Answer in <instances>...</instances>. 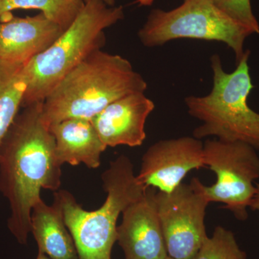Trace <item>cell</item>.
<instances>
[{"label": "cell", "mask_w": 259, "mask_h": 259, "mask_svg": "<svg viewBox=\"0 0 259 259\" xmlns=\"http://www.w3.org/2000/svg\"><path fill=\"white\" fill-rule=\"evenodd\" d=\"M84 5L83 0H0V20L15 10H37L66 30Z\"/></svg>", "instance_id": "2e32d148"}, {"label": "cell", "mask_w": 259, "mask_h": 259, "mask_svg": "<svg viewBox=\"0 0 259 259\" xmlns=\"http://www.w3.org/2000/svg\"><path fill=\"white\" fill-rule=\"evenodd\" d=\"M83 1L84 2V3H89V2L91 1H100L110 7L115 6L116 3H117V0H83Z\"/></svg>", "instance_id": "44dd1931"}, {"label": "cell", "mask_w": 259, "mask_h": 259, "mask_svg": "<svg viewBox=\"0 0 259 259\" xmlns=\"http://www.w3.org/2000/svg\"><path fill=\"white\" fill-rule=\"evenodd\" d=\"M147 83L127 59L97 50L58 83L42 106L44 122L50 127L67 119L91 120L112 102L145 93Z\"/></svg>", "instance_id": "7a4b0ae2"}, {"label": "cell", "mask_w": 259, "mask_h": 259, "mask_svg": "<svg viewBox=\"0 0 259 259\" xmlns=\"http://www.w3.org/2000/svg\"><path fill=\"white\" fill-rule=\"evenodd\" d=\"M125 17L122 6L85 3L73 23L47 50L23 67L27 90L22 106L42 103L61 80L90 54L105 46V30Z\"/></svg>", "instance_id": "277c9868"}, {"label": "cell", "mask_w": 259, "mask_h": 259, "mask_svg": "<svg viewBox=\"0 0 259 259\" xmlns=\"http://www.w3.org/2000/svg\"><path fill=\"white\" fill-rule=\"evenodd\" d=\"M154 108L145 93L130 94L107 105L91 122L106 147H137L146 139L145 125Z\"/></svg>", "instance_id": "8fae6325"}, {"label": "cell", "mask_w": 259, "mask_h": 259, "mask_svg": "<svg viewBox=\"0 0 259 259\" xmlns=\"http://www.w3.org/2000/svg\"><path fill=\"white\" fill-rule=\"evenodd\" d=\"M165 259H174V258H172L171 257L168 256V257H167L166 258H165Z\"/></svg>", "instance_id": "603a6c76"}, {"label": "cell", "mask_w": 259, "mask_h": 259, "mask_svg": "<svg viewBox=\"0 0 259 259\" xmlns=\"http://www.w3.org/2000/svg\"><path fill=\"white\" fill-rule=\"evenodd\" d=\"M102 181L107 197L95 210H85L68 191L54 193V201L60 206L65 224L76 245L78 259H112L119 216L148 189L136 180L134 164L125 155L110 163L102 174Z\"/></svg>", "instance_id": "3957f363"}, {"label": "cell", "mask_w": 259, "mask_h": 259, "mask_svg": "<svg viewBox=\"0 0 259 259\" xmlns=\"http://www.w3.org/2000/svg\"><path fill=\"white\" fill-rule=\"evenodd\" d=\"M36 259H51L47 255H46L45 253H42L41 252H38V254H37V256Z\"/></svg>", "instance_id": "7402d4cb"}, {"label": "cell", "mask_w": 259, "mask_h": 259, "mask_svg": "<svg viewBox=\"0 0 259 259\" xmlns=\"http://www.w3.org/2000/svg\"><path fill=\"white\" fill-rule=\"evenodd\" d=\"M23 66L0 60V145L23 105L27 90Z\"/></svg>", "instance_id": "9a60e30c"}, {"label": "cell", "mask_w": 259, "mask_h": 259, "mask_svg": "<svg viewBox=\"0 0 259 259\" xmlns=\"http://www.w3.org/2000/svg\"><path fill=\"white\" fill-rule=\"evenodd\" d=\"M253 34L212 0H183L173 10L153 9L138 32L141 44L148 48L181 38L222 42L234 52L236 64L244 55L245 40Z\"/></svg>", "instance_id": "8992f818"}, {"label": "cell", "mask_w": 259, "mask_h": 259, "mask_svg": "<svg viewBox=\"0 0 259 259\" xmlns=\"http://www.w3.org/2000/svg\"><path fill=\"white\" fill-rule=\"evenodd\" d=\"M156 189L149 187L122 212L117 242L125 259H165L168 256L155 202Z\"/></svg>", "instance_id": "30bf717a"}, {"label": "cell", "mask_w": 259, "mask_h": 259, "mask_svg": "<svg viewBox=\"0 0 259 259\" xmlns=\"http://www.w3.org/2000/svg\"><path fill=\"white\" fill-rule=\"evenodd\" d=\"M250 208L252 210L259 212V184L255 183V192L250 203Z\"/></svg>", "instance_id": "d6986e66"}, {"label": "cell", "mask_w": 259, "mask_h": 259, "mask_svg": "<svg viewBox=\"0 0 259 259\" xmlns=\"http://www.w3.org/2000/svg\"><path fill=\"white\" fill-rule=\"evenodd\" d=\"M204 161L217 177L210 187L201 184L206 198L209 203L224 204L237 219L245 221L259 178L257 149L246 143L207 140L204 144Z\"/></svg>", "instance_id": "52a82bcc"}, {"label": "cell", "mask_w": 259, "mask_h": 259, "mask_svg": "<svg viewBox=\"0 0 259 259\" xmlns=\"http://www.w3.org/2000/svg\"><path fill=\"white\" fill-rule=\"evenodd\" d=\"M49 127L55 139L56 157L61 165L83 163L93 169L100 167V157L107 147L91 120L67 119Z\"/></svg>", "instance_id": "4fadbf2b"}, {"label": "cell", "mask_w": 259, "mask_h": 259, "mask_svg": "<svg viewBox=\"0 0 259 259\" xmlns=\"http://www.w3.org/2000/svg\"><path fill=\"white\" fill-rule=\"evenodd\" d=\"M31 233L38 252L51 259H78L74 240L65 224L60 206L54 201L48 205L39 201L32 208Z\"/></svg>", "instance_id": "5bb4252c"}, {"label": "cell", "mask_w": 259, "mask_h": 259, "mask_svg": "<svg viewBox=\"0 0 259 259\" xmlns=\"http://www.w3.org/2000/svg\"><path fill=\"white\" fill-rule=\"evenodd\" d=\"M154 1L155 0H136L134 3L140 7H146L152 5Z\"/></svg>", "instance_id": "ffe728a7"}, {"label": "cell", "mask_w": 259, "mask_h": 259, "mask_svg": "<svg viewBox=\"0 0 259 259\" xmlns=\"http://www.w3.org/2000/svg\"><path fill=\"white\" fill-rule=\"evenodd\" d=\"M194 177L170 193L156 192L155 202L168 256L193 259L207 238L204 218L209 201Z\"/></svg>", "instance_id": "ba28073f"}, {"label": "cell", "mask_w": 259, "mask_h": 259, "mask_svg": "<svg viewBox=\"0 0 259 259\" xmlns=\"http://www.w3.org/2000/svg\"><path fill=\"white\" fill-rule=\"evenodd\" d=\"M250 54L249 50L245 51L231 73L223 69L219 56L211 57L213 82L210 93L185 99L190 115L202 122L194 130L196 139L214 136L224 142L246 143L259 150V113L248 104L254 88L248 65Z\"/></svg>", "instance_id": "5b68a950"}, {"label": "cell", "mask_w": 259, "mask_h": 259, "mask_svg": "<svg viewBox=\"0 0 259 259\" xmlns=\"http://www.w3.org/2000/svg\"><path fill=\"white\" fill-rule=\"evenodd\" d=\"M64 30L41 13L26 18L8 15L0 20V60L25 65L47 50Z\"/></svg>", "instance_id": "7c38bea8"}, {"label": "cell", "mask_w": 259, "mask_h": 259, "mask_svg": "<svg viewBox=\"0 0 259 259\" xmlns=\"http://www.w3.org/2000/svg\"><path fill=\"white\" fill-rule=\"evenodd\" d=\"M232 20L241 24L253 34H259V23L252 10L250 0H212Z\"/></svg>", "instance_id": "ac0fdd59"}, {"label": "cell", "mask_w": 259, "mask_h": 259, "mask_svg": "<svg viewBox=\"0 0 259 259\" xmlns=\"http://www.w3.org/2000/svg\"><path fill=\"white\" fill-rule=\"evenodd\" d=\"M42 103L23 107L0 145V192L9 202L10 233L22 245L31 233L32 208L42 189L59 190L61 166Z\"/></svg>", "instance_id": "6da1fadb"}, {"label": "cell", "mask_w": 259, "mask_h": 259, "mask_svg": "<svg viewBox=\"0 0 259 259\" xmlns=\"http://www.w3.org/2000/svg\"><path fill=\"white\" fill-rule=\"evenodd\" d=\"M205 167L204 144L194 136L161 140L148 148L136 180L146 188L170 193L189 172Z\"/></svg>", "instance_id": "9c48e42d"}, {"label": "cell", "mask_w": 259, "mask_h": 259, "mask_svg": "<svg viewBox=\"0 0 259 259\" xmlns=\"http://www.w3.org/2000/svg\"><path fill=\"white\" fill-rule=\"evenodd\" d=\"M193 259H248L240 248L234 233L222 226L214 228L207 236Z\"/></svg>", "instance_id": "e0dca14e"}]
</instances>
